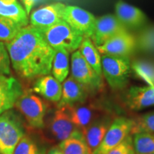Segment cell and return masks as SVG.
<instances>
[{
	"label": "cell",
	"instance_id": "obj_23",
	"mask_svg": "<svg viewBox=\"0 0 154 154\" xmlns=\"http://www.w3.org/2000/svg\"><path fill=\"white\" fill-rule=\"evenodd\" d=\"M59 148L63 154H91L83 134L62 140Z\"/></svg>",
	"mask_w": 154,
	"mask_h": 154
},
{
	"label": "cell",
	"instance_id": "obj_22",
	"mask_svg": "<svg viewBox=\"0 0 154 154\" xmlns=\"http://www.w3.org/2000/svg\"><path fill=\"white\" fill-rule=\"evenodd\" d=\"M0 16L12 19L22 28L29 25L28 15L17 1L9 5L0 1Z\"/></svg>",
	"mask_w": 154,
	"mask_h": 154
},
{
	"label": "cell",
	"instance_id": "obj_4",
	"mask_svg": "<svg viewBox=\"0 0 154 154\" xmlns=\"http://www.w3.org/2000/svg\"><path fill=\"white\" fill-rule=\"evenodd\" d=\"M47 43L57 50L66 49L69 52L78 50L84 37L73 29L64 20H61L49 28L40 31Z\"/></svg>",
	"mask_w": 154,
	"mask_h": 154
},
{
	"label": "cell",
	"instance_id": "obj_27",
	"mask_svg": "<svg viewBox=\"0 0 154 154\" xmlns=\"http://www.w3.org/2000/svg\"><path fill=\"white\" fill-rule=\"evenodd\" d=\"M138 133L154 134V111L140 116L134 120L131 134Z\"/></svg>",
	"mask_w": 154,
	"mask_h": 154
},
{
	"label": "cell",
	"instance_id": "obj_32",
	"mask_svg": "<svg viewBox=\"0 0 154 154\" xmlns=\"http://www.w3.org/2000/svg\"><path fill=\"white\" fill-rule=\"evenodd\" d=\"M39 0H22L23 5L24 6V10L27 15L30 14L31 11L35 5Z\"/></svg>",
	"mask_w": 154,
	"mask_h": 154
},
{
	"label": "cell",
	"instance_id": "obj_8",
	"mask_svg": "<svg viewBox=\"0 0 154 154\" xmlns=\"http://www.w3.org/2000/svg\"><path fill=\"white\" fill-rule=\"evenodd\" d=\"M63 20L84 38H91L96 19L89 11L76 6H66Z\"/></svg>",
	"mask_w": 154,
	"mask_h": 154
},
{
	"label": "cell",
	"instance_id": "obj_20",
	"mask_svg": "<svg viewBox=\"0 0 154 154\" xmlns=\"http://www.w3.org/2000/svg\"><path fill=\"white\" fill-rule=\"evenodd\" d=\"M86 62L102 77L101 56L90 38H84L78 49Z\"/></svg>",
	"mask_w": 154,
	"mask_h": 154
},
{
	"label": "cell",
	"instance_id": "obj_17",
	"mask_svg": "<svg viewBox=\"0 0 154 154\" xmlns=\"http://www.w3.org/2000/svg\"><path fill=\"white\" fill-rule=\"evenodd\" d=\"M126 103L133 111L154 106V86H132L126 96Z\"/></svg>",
	"mask_w": 154,
	"mask_h": 154
},
{
	"label": "cell",
	"instance_id": "obj_6",
	"mask_svg": "<svg viewBox=\"0 0 154 154\" xmlns=\"http://www.w3.org/2000/svg\"><path fill=\"white\" fill-rule=\"evenodd\" d=\"M72 76L88 92L98 91L102 86V77L86 62L79 50L74 51L71 58Z\"/></svg>",
	"mask_w": 154,
	"mask_h": 154
},
{
	"label": "cell",
	"instance_id": "obj_19",
	"mask_svg": "<svg viewBox=\"0 0 154 154\" xmlns=\"http://www.w3.org/2000/svg\"><path fill=\"white\" fill-rule=\"evenodd\" d=\"M32 90L50 101L59 102L61 99L62 85L54 76L46 75L38 77L34 83Z\"/></svg>",
	"mask_w": 154,
	"mask_h": 154
},
{
	"label": "cell",
	"instance_id": "obj_1",
	"mask_svg": "<svg viewBox=\"0 0 154 154\" xmlns=\"http://www.w3.org/2000/svg\"><path fill=\"white\" fill-rule=\"evenodd\" d=\"M5 44L12 68L20 77L32 79L51 73L56 50L38 29L27 25Z\"/></svg>",
	"mask_w": 154,
	"mask_h": 154
},
{
	"label": "cell",
	"instance_id": "obj_5",
	"mask_svg": "<svg viewBox=\"0 0 154 154\" xmlns=\"http://www.w3.org/2000/svg\"><path fill=\"white\" fill-rule=\"evenodd\" d=\"M14 106L31 127L38 129L44 128L47 106L41 98L31 93H23Z\"/></svg>",
	"mask_w": 154,
	"mask_h": 154
},
{
	"label": "cell",
	"instance_id": "obj_9",
	"mask_svg": "<svg viewBox=\"0 0 154 154\" xmlns=\"http://www.w3.org/2000/svg\"><path fill=\"white\" fill-rule=\"evenodd\" d=\"M126 32L128 30L119 22L116 17L107 14L96 19L91 39L96 47H99L115 36Z\"/></svg>",
	"mask_w": 154,
	"mask_h": 154
},
{
	"label": "cell",
	"instance_id": "obj_33",
	"mask_svg": "<svg viewBox=\"0 0 154 154\" xmlns=\"http://www.w3.org/2000/svg\"><path fill=\"white\" fill-rule=\"evenodd\" d=\"M47 154H63L62 152L61 151L59 146H55V147L51 148V149L48 151Z\"/></svg>",
	"mask_w": 154,
	"mask_h": 154
},
{
	"label": "cell",
	"instance_id": "obj_16",
	"mask_svg": "<svg viewBox=\"0 0 154 154\" xmlns=\"http://www.w3.org/2000/svg\"><path fill=\"white\" fill-rule=\"evenodd\" d=\"M113 121L110 115L104 114L91 123L82 132L91 154L101 144Z\"/></svg>",
	"mask_w": 154,
	"mask_h": 154
},
{
	"label": "cell",
	"instance_id": "obj_10",
	"mask_svg": "<svg viewBox=\"0 0 154 154\" xmlns=\"http://www.w3.org/2000/svg\"><path fill=\"white\" fill-rule=\"evenodd\" d=\"M67 111L74 124L83 132L91 123L104 115V111L92 103L86 101L66 106Z\"/></svg>",
	"mask_w": 154,
	"mask_h": 154
},
{
	"label": "cell",
	"instance_id": "obj_26",
	"mask_svg": "<svg viewBox=\"0 0 154 154\" xmlns=\"http://www.w3.org/2000/svg\"><path fill=\"white\" fill-rule=\"evenodd\" d=\"M22 29L12 19L0 16V42L4 43L10 42Z\"/></svg>",
	"mask_w": 154,
	"mask_h": 154
},
{
	"label": "cell",
	"instance_id": "obj_15",
	"mask_svg": "<svg viewBox=\"0 0 154 154\" xmlns=\"http://www.w3.org/2000/svg\"><path fill=\"white\" fill-rule=\"evenodd\" d=\"M115 12L116 18L128 30L141 28L147 23V17L141 9L122 0L116 4Z\"/></svg>",
	"mask_w": 154,
	"mask_h": 154
},
{
	"label": "cell",
	"instance_id": "obj_35",
	"mask_svg": "<svg viewBox=\"0 0 154 154\" xmlns=\"http://www.w3.org/2000/svg\"><path fill=\"white\" fill-rule=\"evenodd\" d=\"M149 154H154V153H149Z\"/></svg>",
	"mask_w": 154,
	"mask_h": 154
},
{
	"label": "cell",
	"instance_id": "obj_12",
	"mask_svg": "<svg viewBox=\"0 0 154 154\" xmlns=\"http://www.w3.org/2000/svg\"><path fill=\"white\" fill-rule=\"evenodd\" d=\"M96 48L102 55L128 57L136 48V37L126 32L115 36Z\"/></svg>",
	"mask_w": 154,
	"mask_h": 154
},
{
	"label": "cell",
	"instance_id": "obj_21",
	"mask_svg": "<svg viewBox=\"0 0 154 154\" xmlns=\"http://www.w3.org/2000/svg\"><path fill=\"white\" fill-rule=\"evenodd\" d=\"M51 72L53 76L60 83L67 78L69 73V52L66 49L56 50Z\"/></svg>",
	"mask_w": 154,
	"mask_h": 154
},
{
	"label": "cell",
	"instance_id": "obj_25",
	"mask_svg": "<svg viewBox=\"0 0 154 154\" xmlns=\"http://www.w3.org/2000/svg\"><path fill=\"white\" fill-rule=\"evenodd\" d=\"M131 69L138 78L149 86H154V63L146 61H137L132 63Z\"/></svg>",
	"mask_w": 154,
	"mask_h": 154
},
{
	"label": "cell",
	"instance_id": "obj_11",
	"mask_svg": "<svg viewBox=\"0 0 154 154\" xmlns=\"http://www.w3.org/2000/svg\"><path fill=\"white\" fill-rule=\"evenodd\" d=\"M66 5L57 2L36 9L30 15V24L39 31L49 28L63 19Z\"/></svg>",
	"mask_w": 154,
	"mask_h": 154
},
{
	"label": "cell",
	"instance_id": "obj_31",
	"mask_svg": "<svg viewBox=\"0 0 154 154\" xmlns=\"http://www.w3.org/2000/svg\"><path fill=\"white\" fill-rule=\"evenodd\" d=\"M106 154H135L133 138L131 135L127 136L121 143L109 151Z\"/></svg>",
	"mask_w": 154,
	"mask_h": 154
},
{
	"label": "cell",
	"instance_id": "obj_29",
	"mask_svg": "<svg viewBox=\"0 0 154 154\" xmlns=\"http://www.w3.org/2000/svg\"><path fill=\"white\" fill-rule=\"evenodd\" d=\"M12 154H44L29 136L24 135L15 147Z\"/></svg>",
	"mask_w": 154,
	"mask_h": 154
},
{
	"label": "cell",
	"instance_id": "obj_3",
	"mask_svg": "<svg viewBox=\"0 0 154 154\" xmlns=\"http://www.w3.org/2000/svg\"><path fill=\"white\" fill-rule=\"evenodd\" d=\"M101 69L110 87L113 90H120L128 84L131 64L128 57L102 55Z\"/></svg>",
	"mask_w": 154,
	"mask_h": 154
},
{
	"label": "cell",
	"instance_id": "obj_24",
	"mask_svg": "<svg viewBox=\"0 0 154 154\" xmlns=\"http://www.w3.org/2000/svg\"><path fill=\"white\" fill-rule=\"evenodd\" d=\"M133 146L135 154L154 153V134L138 133L134 134Z\"/></svg>",
	"mask_w": 154,
	"mask_h": 154
},
{
	"label": "cell",
	"instance_id": "obj_2",
	"mask_svg": "<svg viewBox=\"0 0 154 154\" xmlns=\"http://www.w3.org/2000/svg\"><path fill=\"white\" fill-rule=\"evenodd\" d=\"M24 135V121L20 113L11 109L0 115V154H12Z\"/></svg>",
	"mask_w": 154,
	"mask_h": 154
},
{
	"label": "cell",
	"instance_id": "obj_18",
	"mask_svg": "<svg viewBox=\"0 0 154 154\" xmlns=\"http://www.w3.org/2000/svg\"><path fill=\"white\" fill-rule=\"evenodd\" d=\"M88 92L84 86L78 83L71 76L63 82L62 92L57 108L74 105L85 101Z\"/></svg>",
	"mask_w": 154,
	"mask_h": 154
},
{
	"label": "cell",
	"instance_id": "obj_30",
	"mask_svg": "<svg viewBox=\"0 0 154 154\" xmlns=\"http://www.w3.org/2000/svg\"><path fill=\"white\" fill-rule=\"evenodd\" d=\"M11 61L5 44L0 42V76H9Z\"/></svg>",
	"mask_w": 154,
	"mask_h": 154
},
{
	"label": "cell",
	"instance_id": "obj_28",
	"mask_svg": "<svg viewBox=\"0 0 154 154\" xmlns=\"http://www.w3.org/2000/svg\"><path fill=\"white\" fill-rule=\"evenodd\" d=\"M136 40V48L143 52L154 53V25L144 28Z\"/></svg>",
	"mask_w": 154,
	"mask_h": 154
},
{
	"label": "cell",
	"instance_id": "obj_7",
	"mask_svg": "<svg viewBox=\"0 0 154 154\" xmlns=\"http://www.w3.org/2000/svg\"><path fill=\"white\" fill-rule=\"evenodd\" d=\"M134 120L120 116L116 118L106 133L99 147L92 154H106L131 134Z\"/></svg>",
	"mask_w": 154,
	"mask_h": 154
},
{
	"label": "cell",
	"instance_id": "obj_13",
	"mask_svg": "<svg viewBox=\"0 0 154 154\" xmlns=\"http://www.w3.org/2000/svg\"><path fill=\"white\" fill-rule=\"evenodd\" d=\"M50 130L54 137L59 141L83 134L72 122L66 106L57 108L51 119Z\"/></svg>",
	"mask_w": 154,
	"mask_h": 154
},
{
	"label": "cell",
	"instance_id": "obj_14",
	"mask_svg": "<svg viewBox=\"0 0 154 154\" xmlns=\"http://www.w3.org/2000/svg\"><path fill=\"white\" fill-rule=\"evenodd\" d=\"M23 93L22 84L15 77L0 76V115L12 109Z\"/></svg>",
	"mask_w": 154,
	"mask_h": 154
},
{
	"label": "cell",
	"instance_id": "obj_34",
	"mask_svg": "<svg viewBox=\"0 0 154 154\" xmlns=\"http://www.w3.org/2000/svg\"><path fill=\"white\" fill-rule=\"evenodd\" d=\"M0 1H1L2 2H3L4 4H5V5H11V4L14 3L17 0H0Z\"/></svg>",
	"mask_w": 154,
	"mask_h": 154
}]
</instances>
